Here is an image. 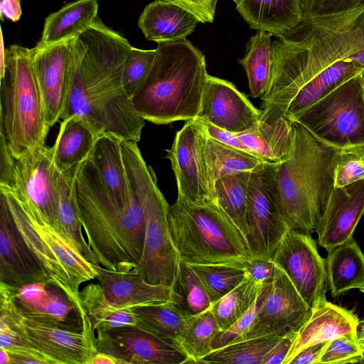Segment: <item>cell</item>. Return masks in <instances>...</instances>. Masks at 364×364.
I'll use <instances>...</instances> for the list:
<instances>
[{"instance_id":"37","label":"cell","mask_w":364,"mask_h":364,"mask_svg":"<svg viewBox=\"0 0 364 364\" xmlns=\"http://www.w3.org/2000/svg\"><path fill=\"white\" fill-rule=\"evenodd\" d=\"M267 283L246 274L237 287L212 304L210 309L221 331L230 328L246 313Z\"/></svg>"},{"instance_id":"49","label":"cell","mask_w":364,"mask_h":364,"mask_svg":"<svg viewBox=\"0 0 364 364\" xmlns=\"http://www.w3.org/2000/svg\"><path fill=\"white\" fill-rule=\"evenodd\" d=\"M48 281L14 287L15 301L18 306L30 309L38 304L48 294Z\"/></svg>"},{"instance_id":"52","label":"cell","mask_w":364,"mask_h":364,"mask_svg":"<svg viewBox=\"0 0 364 364\" xmlns=\"http://www.w3.org/2000/svg\"><path fill=\"white\" fill-rule=\"evenodd\" d=\"M198 119V118H196ZM206 134L216 141L256 156L239 139L236 134L218 128L208 122L198 119ZM257 157V156H256Z\"/></svg>"},{"instance_id":"54","label":"cell","mask_w":364,"mask_h":364,"mask_svg":"<svg viewBox=\"0 0 364 364\" xmlns=\"http://www.w3.org/2000/svg\"><path fill=\"white\" fill-rule=\"evenodd\" d=\"M328 341L309 346L300 350L289 364H316V362Z\"/></svg>"},{"instance_id":"58","label":"cell","mask_w":364,"mask_h":364,"mask_svg":"<svg viewBox=\"0 0 364 364\" xmlns=\"http://www.w3.org/2000/svg\"><path fill=\"white\" fill-rule=\"evenodd\" d=\"M1 49H0V75L3 73L5 66L6 48L4 45L3 33L1 30Z\"/></svg>"},{"instance_id":"50","label":"cell","mask_w":364,"mask_h":364,"mask_svg":"<svg viewBox=\"0 0 364 364\" xmlns=\"http://www.w3.org/2000/svg\"><path fill=\"white\" fill-rule=\"evenodd\" d=\"M181 6L194 15L200 23H213L218 0H162Z\"/></svg>"},{"instance_id":"8","label":"cell","mask_w":364,"mask_h":364,"mask_svg":"<svg viewBox=\"0 0 364 364\" xmlns=\"http://www.w3.org/2000/svg\"><path fill=\"white\" fill-rule=\"evenodd\" d=\"M31 56V48L10 46L0 75V135L14 157L45 146L50 129Z\"/></svg>"},{"instance_id":"18","label":"cell","mask_w":364,"mask_h":364,"mask_svg":"<svg viewBox=\"0 0 364 364\" xmlns=\"http://www.w3.org/2000/svg\"><path fill=\"white\" fill-rule=\"evenodd\" d=\"M73 38L53 45L38 43L31 48L32 65L49 128L61 119L68 98L69 57Z\"/></svg>"},{"instance_id":"56","label":"cell","mask_w":364,"mask_h":364,"mask_svg":"<svg viewBox=\"0 0 364 364\" xmlns=\"http://www.w3.org/2000/svg\"><path fill=\"white\" fill-rule=\"evenodd\" d=\"M90 364H120L119 360L105 353L97 352L90 361Z\"/></svg>"},{"instance_id":"45","label":"cell","mask_w":364,"mask_h":364,"mask_svg":"<svg viewBox=\"0 0 364 364\" xmlns=\"http://www.w3.org/2000/svg\"><path fill=\"white\" fill-rule=\"evenodd\" d=\"M49 287L48 283L47 295L35 307L25 309L19 306L28 313L56 322L68 324L70 323L68 318L71 314L76 313L78 314L77 310L66 294L63 296L65 293L61 289L55 287V290H51Z\"/></svg>"},{"instance_id":"47","label":"cell","mask_w":364,"mask_h":364,"mask_svg":"<svg viewBox=\"0 0 364 364\" xmlns=\"http://www.w3.org/2000/svg\"><path fill=\"white\" fill-rule=\"evenodd\" d=\"M364 179V163L355 153L338 149L334 169V188Z\"/></svg>"},{"instance_id":"2","label":"cell","mask_w":364,"mask_h":364,"mask_svg":"<svg viewBox=\"0 0 364 364\" xmlns=\"http://www.w3.org/2000/svg\"><path fill=\"white\" fill-rule=\"evenodd\" d=\"M277 38L272 43L271 80L261 98L259 121L269 123L285 116L304 85L338 62L353 61L364 50V3L342 12L304 16Z\"/></svg>"},{"instance_id":"38","label":"cell","mask_w":364,"mask_h":364,"mask_svg":"<svg viewBox=\"0 0 364 364\" xmlns=\"http://www.w3.org/2000/svg\"><path fill=\"white\" fill-rule=\"evenodd\" d=\"M250 173L242 172L223 176L215 183V196L218 205L245 239L247 234L246 213Z\"/></svg>"},{"instance_id":"21","label":"cell","mask_w":364,"mask_h":364,"mask_svg":"<svg viewBox=\"0 0 364 364\" xmlns=\"http://www.w3.org/2000/svg\"><path fill=\"white\" fill-rule=\"evenodd\" d=\"M48 281L39 262L21 235L0 192V282L21 287Z\"/></svg>"},{"instance_id":"35","label":"cell","mask_w":364,"mask_h":364,"mask_svg":"<svg viewBox=\"0 0 364 364\" xmlns=\"http://www.w3.org/2000/svg\"><path fill=\"white\" fill-rule=\"evenodd\" d=\"M203 154L214 188L215 181L223 176L251 172L266 164L250 154L216 141L206 132Z\"/></svg>"},{"instance_id":"44","label":"cell","mask_w":364,"mask_h":364,"mask_svg":"<svg viewBox=\"0 0 364 364\" xmlns=\"http://www.w3.org/2000/svg\"><path fill=\"white\" fill-rule=\"evenodd\" d=\"M364 342L341 336L328 341L316 364L363 363Z\"/></svg>"},{"instance_id":"55","label":"cell","mask_w":364,"mask_h":364,"mask_svg":"<svg viewBox=\"0 0 364 364\" xmlns=\"http://www.w3.org/2000/svg\"><path fill=\"white\" fill-rule=\"evenodd\" d=\"M1 18L4 17L14 21H18L21 16L22 10L20 0H1Z\"/></svg>"},{"instance_id":"27","label":"cell","mask_w":364,"mask_h":364,"mask_svg":"<svg viewBox=\"0 0 364 364\" xmlns=\"http://www.w3.org/2000/svg\"><path fill=\"white\" fill-rule=\"evenodd\" d=\"M259 159L268 164L287 160L294 142L292 122L285 117L269 123L258 121L248 129L236 134Z\"/></svg>"},{"instance_id":"51","label":"cell","mask_w":364,"mask_h":364,"mask_svg":"<svg viewBox=\"0 0 364 364\" xmlns=\"http://www.w3.org/2000/svg\"><path fill=\"white\" fill-rule=\"evenodd\" d=\"M246 274L262 282H272L281 272L273 260L251 259L244 264Z\"/></svg>"},{"instance_id":"62","label":"cell","mask_w":364,"mask_h":364,"mask_svg":"<svg viewBox=\"0 0 364 364\" xmlns=\"http://www.w3.org/2000/svg\"><path fill=\"white\" fill-rule=\"evenodd\" d=\"M358 289L364 294V285L360 287Z\"/></svg>"},{"instance_id":"41","label":"cell","mask_w":364,"mask_h":364,"mask_svg":"<svg viewBox=\"0 0 364 364\" xmlns=\"http://www.w3.org/2000/svg\"><path fill=\"white\" fill-rule=\"evenodd\" d=\"M205 288L212 304L237 287L245 278L244 266L188 264Z\"/></svg>"},{"instance_id":"33","label":"cell","mask_w":364,"mask_h":364,"mask_svg":"<svg viewBox=\"0 0 364 364\" xmlns=\"http://www.w3.org/2000/svg\"><path fill=\"white\" fill-rule=\"evenodd\" d=\"M364 67L354 61L341 60L326 69L304 85L289 103L285 117L292 119L346 80L358 75Z\"/></svg>"},{"instance_id":"30","label":"cell","mask_w":364,"mask_h":364,"mask_svg":"<svg viewBox=\"0 0 364 364\" xmlns=\"http://www.w3.org/2000/svg\"><path fill=\"white\" fill-rule=\"evenodd\" d=\"M81 164L67 171H58V232L70 242L88 262L100 265L96 255L85 241L80 219L76 178Z\"/></svg>"},{"instance_id":"60","label":"cell","mask_w":364,"mask_h":364,"mask_svg":"<svg viewBox=\"0 0 364 364\" xmlns=\"http://www.w3.org/2000/svg\"><path fill=\"white\" fill-rule=\"evenodd\" d=\"M358 339L360 342H364V319L359 321Z\"/></svg>"},{"instance_id":"25","label":"cell","mask_w":364,"mask_h":364,"mask_svg":"<svg viewBox=\"0 0 364 364\" xmlns=\"http://www.w3.org/2000/svg\"><path fill=\"white\" fill-rule=\"evenodd\" d=\"M198 23V19L183 8L156 0L144 8L138 26L146 40L158 43L186 38Z\"/></svg>"},{"instance_id":"20","label":"cell","mask_w":364,"mask_h":364,"mask_svg":"<svg viewBox=\"0 0 364 364\" xmlns=\"http://www.w3.org/2000/svg\"><path fill=\"white\" fill-rule=\"evenodd\" d=\"M364 215V179L333 188L315 231L327 252L353 238Z\"/></svg>"},{"instance_id":"34","label":"cell","mask_w":364,"mask_h":364,"mask_svg":"<svg viewBox=\"0 0 364 364\" xmlns=\"http://www.w3.org/2000/svg\"><path fill=\"white\" fill-rule=\"evenodd\" d=\"M79 315L85 312L93 330L107 331L126 326H136V317L130 308L118 307L106 298L102 287L97 284L87 285L79 291Z\"/></svg>"},{"instance_id":"59","label":"cell","mask_w":364,"mask_h":364,"mask_svg":"<svg viewBox=\"0 0 364 364\" xmlns=\"http://www.w3.org/2000/svg\"><path fill=\"white\" fill-rule=\"evenodd\" d=\"M0 364H10V355L3 348H0Z\"/></svg>"},{"instance_id":"23","label":"cell","mask_w":364,"mask_h":364,"mask_svg":"<svg viewBox=\"0 0 364 364\" xmlns=\"http://www.w3.org/2000/svg\"><path fill=\"white\" fill-rule=\"evenodd\" d=\"M92 265L106 298L118 307L132 309L168 301L175 302L173 288L149 284L134 269L119 272Z\"/></svg>"},{"instance_id":"40","label":"cell","mask_w":364,"mask_h":364,"mask_svg":"<svg viewBox=\"0 0 364 364\" xmlns=\"http://www.w3.org/2000/svg\"><path fill=\"white\" fill-rule=\"evenodd\" d=\"M220 331L218 321L210 308L196 316L177 347L187 355L188 363H200L213 351V338Z\"/></svg>"},{"instance_id":"17","label":"cell","mask_w":364,"mask_h":364,"mask_svg":"<svg viewBox=\"0 0 364 364\" xmlns=\"http://www.w3.org/2000/svg\"><path fill=\"white\" fill-rule=\"evenodd\" d=\"M96 332L97 351L117 358L120 364L188 363L187 355L177 346L136 326Z\"/></svg>"},{"instance_id":"31","label":"cell","mask_w":364,"mask_h":364,"mask_svg":"<svg viewBox=\"0 0 364 364\" xmlns=\"http://www.w3.org/2000/svg\"><path fill=\"white\" fill-rule=\"evenodd\" d=\"M326 267L333 298L364 285V254L354 238L328 252Z\"/></svg>"},{"instance_id":"12","label":"cell","mask_w":364,"mask_h":364,"mask_svg":"<svg viewBox=\"0 0 364 364\" xmlns=\"http://www.w3.org/2000/svg\"><path fill=\"white\" fill-rule=\"evenodd\" d=\"M290 121L341 149L364 143V98L359 75L338 85Z\"/></svg>"},{"instance_id":"46","label":"cell","mask_w":364,"mask_h":364,"mask_svg":"<svg viewBox=\"0 0 364 364\" xmlns=\"http://www.w3.org/2000/svg\"><path fill=\"white\" fill-rule=\"evenodd\" d=\"M272 282L267 283L265 285L254 304L240 319L230 328L220 331L215 336L212 343L213 350L245 339L256 317L257 311L269 293Z\"/></svg>"},{"instance_id":"53","label":"cell","mask_w":364,"mask_h":364,"mask_svg":"<svg viewBox=\"0 0 364 364\" xmlns=\"http://www.w3.org/2000/svg\"><path fill=\"white\" fill-rule=\"evenodd\" d=\"M293 336H284L269 351L263 364H283L291 346Z\"/></svg>"},{"instance_id":"57","label":"cell","mask_w":364,"mask_h":364,"mask_svg":"<svg viewBox=\"0 0 364 364\" xmlns=\"http://www.w3.org/2000/svg\"><path fill=\"white\" fill-rule=\"evenodd\" d=\"M341 149H344L358 155L364 163V143L350 146Z\"/></svg>"},{"instance_id":"48","label":"cell","mask_w":364,"mask_h":364,"mask_svg":"<svg viewBox=\"0 0 364 364\" xmlns=\"http://www.w3.org/2000/svg\"><path fill=\"white\" fill-rule=\"evenodd\" d=\"M363 3V0H300L303 16L342 12Z\"/></svg>"},{"instance_id":"61","label":"cell","mask_w":364,"mask_h":364,"mask_svg":"<svg viewBox=\"0 0 364 364\" xmlns=\"http://www.w3.org/2000/svg\"><path fill=\"white\" fill-rule=\"evenodd\" d=\"M360 85L362 87L363 98H364V69L361 71V73L359 74Z\"/></svg>"},{"instance_id":"26","label":"cell","mask_w":364,"mask_h":364,"mask_svg":"<svg viewBox=\"0 0 364 364\" xmlns=\"http://www.w3.org/2000/svg\"><path fill=\"white\" fill-rule=\"evenodd\" d=\"M236 9L258 31L278 37L302 20L300 0H236Z\"/></svg>"},{"instance_id":"22","label":"cell","mask_w":364,"mask_h":364,"mask_svg":"<svg viewBox=\"0 0 364 364\" xmlns=\"http://www.w3.org/2000/svg\"><path fill=\"white\" fill-rule=\"evenodd\" d=\"M359 321L353 311L327 300L317 304L295 334L283 364H289L295 355L309 346L341 336L358 338Z\"/></svg>"},{"instance_id":"5","label":"cell","mask_w":364,"mask_h":364,"mask_svg":"<svg viewBox=\"0 0 364 364\" xmlns=\"http://www.w3.org/2000/svg\"><path fill=\"white\" fill-rule=\"evenodd\" d=\"M157 43L154 63L132 97L136 112L156 124L196 119L208 75L204 54L186 38Z\"/></svg>"},{"instance_id":"15","label":"cell","mask_w":364,"mask_h":364,"mask_svg":"<svg viewBox=\"0 0 364 364\" xmlns=\"http://www.w3.org/2000/svg\"><path fill=\"white\" fill-rule=\"evenodd\" d=\"M265 164L250 173L246 240L251 259L272 260L289 228L280 218L274 205Z\"/></svg>"},{"instance_id":"7","label":"cell","mask_w":364,"mask_h":364,"mask_svg":"<svg viewBox=\"0 0 364 364\" xmlns=\"http://www.w3.org/2000/svg\"><path fill=\"white\" fill-rule=\"evenodd\" d=\"M123 158L132 190L137 196L145 222L142 255L134 270L149 284L173 288L180 257L168 223V209L156 177L145 162L137 142L122 140Z\"/></svg>"},{"instance_id":"1","label":"cell","mask_w":364,"mask_h":364,"mask_svg":"<svg viewBox=\"0 0 364 364\" xmlns=\"http://www.w3.org/2000/svg\"><path fill=\"white\" fill-rule=\"evenodd\" d=\"M132 47L98 18L72 39L70 87L61 119L77 116L97 136L111 134L139 141L144 119L122 81L124 59Z\"/></svg>"},{"instance_id":"63","label":"cell","mask_w":364,"mask_h":364,"mask_svg":"<svg viewBox=\"0 0 364 364\" xmlns=\"http://www.w3.org/2000/svg\"><path fill=\"white\" fill-rule=\"evenodd\" d=\"M232 1H233L234 2H235V1H236V0H232Z\"/></svg>"},{"instance_id":"9","label":"cell","mask_w":364,"mask_h":364,"mask_svg":"<svg viewBox=\"0 0 364 364\" xmlns=\"http://www.w3.org/2000/svg\"><path fill=\"white\" fill-rule=\"evenodd\" d=\"M0 192L4 195L14 223L48 282L61 289L77 309L80 307V284L96 279L92 264L55 228L28 213L14 194L3 190Z\"/></svg>"},{"instance_id":"3","label":"cell","mask_w":364,"mask_h":364,"mask_svg":"<svg viewBox=\"0 0 364 364\" xmlns=\"http://www.w3.org/2000/svg\"><path fill=\"white\" fill-rule=\"evenodd\" d=\"M294 142L289 158L265 164L276 209L289 229L311 235L334 188L338 149L291 121Z\"/></svg>"},{"instance_id":"4","label":"cell","mask_w":364,"mask_h":364,"mask_svg":"<svg viewBox=\"0 0 364 364\" xmlns=\"http://www.w3.org/2000/svg\"><path fill=\"white\" fill-rule=\"evenodd\" d=\"M76 193L80 222L99 264L119 272L134 269L141 259L145 236L137 196L127 208L117 205L90 157L80 164Z\"/></svg>"},{"instance_id":"36","label":"cell","mask_w":364,"mask_h":364,"mask_svg":"<svg viewBox=\"0 0 364 364\" xmlns=\"http://www.w3.org/2000/svg\"><path fill=\"white\" fill-rule=\"evenodd\" d=\"M272 36L270 33L257 31L247 43L244 58L238 60L245 70L253 98H262L271 80L273 64Z\"/></svg>"},{"instance_id":"39","label":"cell","mask_w":364,"mask_h":364,"mask_svg":"<svg viewBox=\"0 0 364 364\" xmlns=\"http://www.w3.org/2000/svg\"><path fill=\"white\" fill-rule=\"evenodd\" d=\"M282 338L265 336L237 341L213 350L200 363L263 364L269 351Z\"/></svg>"},{"instance_id":"32","label":"cell","mask_w":364,"mask_h":364,"mask_svg":"<svg viewBox=\"0 0 364 364\" xmlns=\"http://www.w3.org/2000/svg\"><path fill=\"white\" fill-rule=\"evenodd\" d=\"M97 0H76L50 14L45 20L41 45L71 39L86 30L97 18Z\"/></svg>"},{"instance_id":"42","label":"cell","mask_w":364,"mask_h":364,"mask_svg":"<svg viewBox=\"0 0 364 364\" xmlns=\"http://www.w3.org/2000/svg\"><path fill=\"white\" fill-rule=\"evenodd\" d=\"M173 289L176 294L175 303L188 314L197 316L212 306L198 276L188 263L181 259Z\"/></svg>"},{"instance_id":"24","label":"cell","mask_w":364,"mask_h":364,"mask_svg":"<svg viewBox=\"0 0 364 364\" xmlns=\"http://www.w3.org/2000/svg\"><path fill=\"white\" fill-rule=\"evenodd\" d=\"M122 140L111 134L98 136L89 157L112 199L120 208H125L136 200V196L130 185Z\"/></svg>"},{"instance_id":"10","label":"cell","mask_w":364,"mask_h":364,"mask_svg":"<svg viewBox=\"0 0 364 364\" xmlns=\"http://www.w3.org/2000/svg\"><path fill=\"white\" fill-rule=\"evenodd\" d=\"M58 177L51 147L14 157L0 135V190L14 194L28 213L58 232Z\"/></svg>"},{"instance_id":"29","label":"cell","mask_w":364,"mask_h":364,"mask_svg":"<svg viewBox=\"0 0 364 364\" xmlns=\"http://www.w3.org/2000/svg\"><path fill=\"white\" fill-rule=\"evenodd\" d=\"M97 137L82 118L73 115L62 119L51 147L57 170L67 171L88 159Z\"/></svg>"},{"instance_id":"14","label":"cell","mask_w":364,"mask_h":364,"mask_svg":"<svg viewBox=\"0 0 364 364\" xmlns=\"http://www.w3.org/2000/svg\"><path fill=\"white\" fill-rule=\"evenodd\" d=\"M272 260L288 276L311 308L327 300L326 259L319 255L311 235L289 229Z\"/></svg>"},{"instance_id":"11","label":"cell","mask_w":364,"mask_h":364,"mask_svg":"<svg viewBox=\"0 0 364 364\" xmlns=\"http://www.w3.org/2000/svg\"><path fill=\"white\" fill-rule=\"evenodd\" d=\"M0 318L24 341L53 364H90L98 351L95 331L28 313L16 302L14 286L0 282Z\"/></svg>"},{"instance_id":"6","label":"cell","mask_w":364,"mask_h":364,"mask_svg":"<svg viewBox=\"0 0 364 364\" xmlns=\"http://www.w3.org/2000/svg\"><path fill=\"white\" fill-rule=\"evenodd\" d=\"M168 223L180 259L188 264L244 266L251 259L245 237L217 201L195 204L177 198L169 206Z\"/></svg>"},{"instance_id":"28","label":"cell","mask_w":364,"mask_h":364,"mask_svg":"<svg viewBox=\"0 0 364 364\" xmlns=\"http://www.w3.org/2000/svg\"><path fill=\"white\" fill-rule=\"evenodd\" d=\"M136 326L177 346L196 316L182 311L173 301L132 308Z\"/></svg>"},{"instance_id":"16","label":"cell","mask_w":364,"mask_h":364,"mask_svg":"<svg viewBox=\"0 0 364 364\" xmlns=\"http://www.w3.org/2000/svg\"><path fill=\"white\" fill-rule=\"evenodd\" d=\"M311 311V308L282 270L272 281L244 340L265 336H294Z\"/></svg>"},{"instance_id":"13","label":"cell","mask_w":364,"mask_h":364,"mask_svg":"<svg viewBox=\"0 0 364 364\" xmlns=\"http://www.w3.org/2000/svg\"><path fill=\"white\" fill-rule=\"evenodd\" d=\"M205 135L198 119L188 120L166 150L176 180L177 198L195 204L217 201L203 154Z\"/></svg>"},{"instance_id":"43","label":"cell","mask_w":364,"mask_h":364,"mask_svg":"<svg viewBox=\"0 0 364 364\" xmlns=\"http://www.w3.org/2000/svg\"><path fill=\"white\" fill-rule=\"evenodd\" d=\"M156 49L143 50L132 47L124 62L122 81L126 93L132 99L156 58Z\"/></svg>"},{"instance_id":"19","label":"cell","mask_w":364,"mask_h":364,"mask_svg":"<svg viewBox=\"0 0 364 364\" xmlns=\"http://www.w3.org/2000/svg\"><path fill=\"white\" fill-rule=\"evenodd\" d=\"M262 110L230 82L208 75L198 119L238 134L259 121Z\"/></svg>"}]
</instances>
